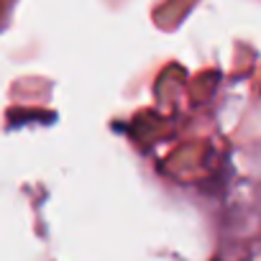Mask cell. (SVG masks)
I'll list each match as a JSON object with an SVG mask.
<instances>
[]
</instances>
